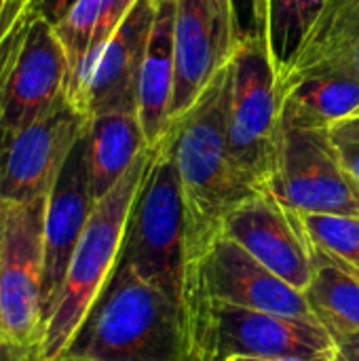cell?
<instances>
[{"mask_svg":"<svg viewBox=\"0 0 359 361\" xmlns=\"http://www.w3.org/2000/svg\"><path fill=\"white\" fill-rule=\"evenodd\" d=\"M47 199L0 201V328L4 341L38 357Z\"/></svg>","mask_w":359,"mask_h":361,"instance_id":"8","label":"cell"},{"mask_svg":"<svg viewBox=\"0 0 359 361\" xmlns=\"http://www.w3.org/2000/svg\"><path fill=\"white\" fill-rule=\"evenodd\" d=\"M150 148L142 131L138 112L114 110L91 116L85 127V154L95 201L102 199Z\"/></svg>","mask_w":359,"mask_h":361,"instance_id":"18","label":"cell"},{"mask_svg":"<svg viewBox=\"0 0 359 361\" xmlns=\"http://www.w3.org/2000/svg\"><path fill=\"white\" fill-rule=\"evenodd\" d=\"M95 197L91 190L85 131L70 150L51 192L44 214V275H42V326L49 317L61 283L66 279L72 254L91 216Z\"/></svg>","mask_w":359,"mask_h":361,"instance_id":"15","label":"cell"},{"mask_svg":"<svg viewBox=\"0 0 359 361\" xmlns=\"http://www.w3.org/2000/svg\"><path fill=\"white\" fill-rule=\"evenodd\" d=\"M186 355L195 361L229 357H290L336 361V338L317 322L229 302L188 298L182 302Z\"/></svg>","mask_w":359,"mask_h":361,"instance_id":"4","label":"cell"},{"mask_svg":"<svg viewBox=\"0 0 359 361\" xmlns=\"http://www.w3.org/2000/svg\"><path fill=\"white\" fill-rule=\"evenodd\" d=\"M30 6V0H0V38L15 23V19Z\"/></svg>","mask_w":359,"mask_h":361,"instance_id":"27","label":"cell"},{"mask_svg":"<svg viewBox=\"0 0 359 361\" xmlns=\"http://www.w3.org/2000/svg\"><path fill=\"white\" fill-rule=\"evenodd\" d=\"M138 0H76L53 25L70 63V76L118 30Z\"/></svg>","mask_w":359,"mask_h":361,"instance_id":"21","label":"cell"},{"mask_svg":"<svg viewBox=\"0 0 359 361\" xmlns=\"http://www.w3.org/2000/svg\"><path fill=\"white\" fill-rule=\"evenodd\" d=\"M328 135L343 169L359 186V114L328 127Z\"/></svg>","mask_w":359,"mask_h":361,"instance_id":"25","label":"cell"},{"mask_svg":"<svg viewBox=\"0 0 359 361\" xmlns=\"http://www.w3.org/2000/svg\"><path fill=\"white\" fill-rule=\"evenodd\" d=\"M63 355L87 361H186L182 307L118 262Z\"/></svg>","mask_w":359,"mask_h":361,"instance_id":"2","label":"cell"},{"mask_svg":"<svg viewBox=\"0 0 359 361\" xmlns=\"http://www.w3.org/2000/svg\"><path fill=\"white\" fill-rule=\"evenodd\" d=\"M74 2L76 0H30V11L55 25Z\"/></svg>","mask_w":359,"mask_h":361,"instance_id":"26","label":"cell"},{"mask_svg":"<svg viewBox=\"0 0 359 361\" xmlns=\"http://www.w3.org/2000/svg\"><path fill=\"white\" fill-rule=\"evenodd\" d=\"M224 361H305V360H290V357H245V355H237V357H229Z\"/></svg>","mask_w":359,"mask_h":361,"instance_id":"30","label":"cell"},{"mask_svg":"<svg viewBox=\"0 0 359 361\" xmlns=\"http://www.w3.org/2000/svg\"><path fill=\"white\" fill-rule=\"evenodd\" d=\"M70 63L47 19L30 6L0 38V140L68 99Z\"/></svg>","mask_w":359,"mask_h":361,"instance_id":"7","label":"cell"},{"mask_svg":"<svg viewBox=\"0 0 359 361\" xmlns=\"http://www.w3.org/2000/svg\"><path fill=\"white\" fill-rule=\"evenodd\" d=\"M188 298L315 319L303 292L279 279L239 243L220 237L207 254L186 267L182 302Z\"/></svg>","mask_w":359,"mask_h":361,"instance_id":"10","label":"cell"},{"mask_svg":"<svg viewBox=\"0 0 359 361\" xmlns=\"http://www.w3.org/2000/svg\"><path fill=\"white\" fill-rule=\"evenodd\" d=\"M53 361H87V360H78V357H70V355H59L57 360Z\"/></svg>","mask_w":359,"mask_h":361,"instance_id":"31","label":"cell"},{"mask_svg":"<svg viewBox=\"0 0 359 361\" xmlns=\"http://www.w3.org/2000/svg\"><path fill=\"white\" fill-rule=\"evenodd\" d=\"M339 357L336 361H359V332L336 338Z\"/></svg>","mask_w":359,"mask_h":361,"instance_id":"29","label":"cell"},{"mask_svg":"<svg viewBox=\"0 0 359 361\" xmlns=\"http://www.w3.org/2000/svg\"><path fill=\"white\" fill-rule=\"evenodd\" d=\"M0 341H4V336H2V328H0ZM8 343V341H6Z\"/></svg>","mask_w":359,"mask_h":361,"instance_id":"32","label":"cell"},{"mask_svg":"<svg viewBox=\"0 0 359 361\" xmlns=\"http://www.w3.org/2000/svg\"><path fill=\"white\" fill-rule=\"evenodd\" d=\"M154 2H157V0H154Z\"/></svg>","mask_w":359,"mask_h":361,"instance_id":"34","label":"cell"},{"mask_svg":"<svg viewBox=\"0 0 359 361\" xmlns=\"http://www.w3.org/2000/svg\"><path fill=\"white\" fill-rule=\"evenodd\" d=\"M68 99L0 140V201L49 197L70 150L87 127Z\"/></svg>","mask_w":359,"mask_h":361,"instance_id":"12","label":"cell"},{"mask_svg":"<svg viewBox=\"0 0 359 361\" xmlns=\"http://www.w3.org/2000/svg\"><path fill=\"white\" fill-rule=\"evenodd\" d=\"M328 0H267V47L277 82L294 68Z\"/></svg>","mask_w":359,"mask_h":361,"instance_id":"22","label":"cell"},{"mask_svg":"<svg viewBox=\"0 0 359 361\" xmlns=\"http://www.w3.org/2000/svg\"><path fill=\"white\" fill-rule=\"evenodd\" d=\"M186 361H195V360H186Z\"/></svg>","mask_w":359,"mask_h":361,"instance_id":"33","label":"cell"},{"mask_svg":"<svg viewBox=\"0 0 359 361\" xmlns=\"http://www.w3.org/2000/svg\"><path fill=\"white\" fill-rule=\"evenodd\" d=\"M281 121L332 127L359 114V78L332 70H294L279 82Z\"/></svg>","mask_w":359,"mask_h":361,"instance_id":"17","label":"cell"},{"mask_svg":"<svg viewBox=\"0 0 359 361\" xmlns=\"http://www.w3.org/2000/svg\"><path fill=\"white\" fill-rule=\"evenodd\" d=\"M237 47L267 42V0H226Z\"/></svg>","mask_w":359,"mask_h":361,"instance_id":"24","label":"cell"},{"mask_svg":"<svg viewBox=\"0 0 359 361\" xmlns=\"http://www.w3.org/2000/svg\"><path fill=\"white\" fill-rule=\"evenodd\" d=\"M224 80L226 66L165 135L178 167L184 203L186 267L207 254L224 235L231 212L260 192L237 173L229 159Z\"/></svg>","mask_w":359,"mask_h":361,"instance_id":"1","label":"cell"},{"mask_svg":"<svg viewBox=\"0 0 359 361\" xmlns=\"http://www.w3.org/2000/svg\"><path fill=\"white\" fill-rule=\"evenodd\" d=\"M224 129L229 159L256 190H269L275 173L281 95L267 42H243L226 63Z\"/></svg>","mask_w":359,"mask_h":361,"instance_id":"5","label":"cell"},{"mask_svg":"<svg viewBox=\"0 0 359 361\" xmlns=\"http://www.w3.org/2000/svg\"><path fill=\"white\" fill-rule=\"evenodd\" d=\"M237 49L226 0H176L171 123L182 116Z\"/></svg>","mask_w":359,"mask_h":361,"instance_id":"14","label":"cell"},{"mask_svg":"<svg viewBox=\"0 0 359 361\" xmlns=\"http://www.w3.org/2000/svg\"><path fill=\"white\" fill-rule=\"evenodd\" d=\"M157 2L138 0L118 30L68 80V102L87 118L138 112V78L154 23Z\"/></svg>","mask_w":359,"mask_h":361,"instance_id":"11","label":"cell"},{"mask_svg":"<svg viewBox=\"0 0 359 361\" xmlns=\"http://www.w3.org/2000/svg\"><path fill=\"white\" fill-rule=\"evenodd\" d=\"M298 216L315 247L359 271V216L300 212Z\"/></svg>","mask_w":359,"mask_h":361,"instance_id":"23","label":"cell"},{"mask_svg":"<svg viewBox=\"0 0 359 361\" xmlns=\"http://www.w3.org/2000/svg\"><path fill=\"white\" fill-rule=\"evenodd\" d=\"M174 17L176 0H157L154 23L138 78V118L150 148H154L171 127L176 89Z\"/></svg>","mask_w":359,"mask_h":361,"instance_id":"16","label":"cell"},{"mask_svg":"<svg viewBox=\"0 0 359 361\" xmlns=\"http://www.w3.org/2000/svg\"><path fill=\"white\" fill-rule=\"evenodd\" d=\"M118 262L131 267L182 307L186 222L178 167L167 137L154 146L152 161L133 199Z\"/></svg>","mask_w":359,"mask_h":361,"instance_id":"6","label":"cell"},{"mask_svg":"<svg viewBox=\"0 0 359 361\" xmlns=\"http://www.w3.org/2000/svg\"><path fill=\"white\" fill-rule=\"evenodd\" d=\"M224 237L239 243L250 256L279 279L303 292L313 275V243L298 212L271 192H258L231 212Z\"/></svg>","mask_w":359,"mask_h":361,"instance_id":"13","label":"cell"},{"mask_svg":"<svg viewBox=\"0 0 359 361\" xmlns=\"http://www.w3.org/2000/svg\"><path fill=\"white\" fill-rule=\"evenodd\" d=\"M0 361H40L36 351L21 349L13 343L0 341Z\"/></svg>","mask_w":359,"mask_h":361,"instance_id":"28","label":"cell"},{"mask_svg":"<svg viewBox=\"0 0 359 361\" xmlns=\"http://www.w3.org/2000/svg\"><path fill=\"white\" fill-rule=\"evenodd\" d=\"M267 192L300 214L359 216V186L343 169L326 127L281 121L277 165Z\"/></svg>","mask_w":359,"mask_h":361,"instance_id":"9","label":"cell"},{"mask_svg":"<svg viewBox=\"0 0 359 361\" xmlns=\"http://www.w3.org/2000/svg\"><path fill=\"white\" fill-rule=\"evenodd\" d=\"M305 298L315 319L334 336L359 332V271L313 245V275Z\"/></svg>","mask_w":359,"mask_h":361,"instance_id":"20","label":"cell"},{"mask_svg":"<svg viewBox=\"0 0 359 361\" xmlns=\"http://www.w3.org/2000/svg\"><path fill=\"white\" fill-rule=\"evenodd\" d=\"M152 154L154 148H146L125 176L95 201L72 254L57 300L44 319L40 334V361H53L66 353L89 309L114 273L121 258L129 212Z\"/></svg>","mask_w":359,"mask_h":361,"instance_id":"3","label":"cell"},{"mask_svg":"<svg viewBox=\"0 0 359 361\" xmlns=\"http://www.w3.org/2000/svg\"><path fill=\"white\" fill-rule=\"evenodd\" d=\"M294 70H332L359 78V0L326 2Z\"/></svg>","mask_w":359,"mask_h":361,"instance_id":"19","label":"cell"}]
</instances>
